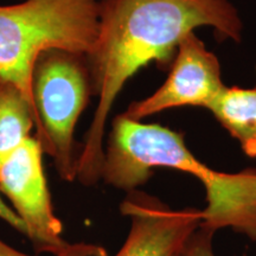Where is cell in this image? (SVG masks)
<instances>
[{
    "label": "cell",
    "instance_id": "cell-1",
    "mask_svg": "<svg viewBox=\"0 0 256 256\" xmlns=\"http://www.w3.org/2000/svg\"><path fill=\"white\" fill-rule=\"evenodd\" d=\"M203 26L222 40H241L242 19L229 0H102L98 40L87 56L98 106L78 151L80 183L101 179L106 124L128 80L151 62L171 66L180 40Z\"/></svg>",
    "mask_w": 256,
    "mask_h": 256
},
{
    "label": "cell",
    "instance_id": "cell-2",
    "mask_svg": "<svg viewBox=\"0 0 256 256\" xmlns=\"http://www.w3.org/2000/svg\"><path fill=\"white\" fill-rule=\"evenodd\" d=\"M102 0H24L0 6V78L34 107V64L51 49L88 56L98 40ZM37 115V112H36Z\"/></svg>",
    "mask_w": 256,
    "mask_h": 256
},
{
    "label": "cell",
    "instance_id": "cell-3",
    "mask_svg": "<svg viewBox=\"0 0 256 256\" xmlns=\"http://www.w3.org/2000/svg\"><path fill=\"white\" fill-rule=\"evenodd\" d=\"M31 89L37 112L36 138L60 178L76 180L75 130L92 95L87 56L60 49L44 51L32 68Z\"/></svg>",
    "mask_w": 256,
    "mask_h": 256
},
{
    "label": "cell",
    "instance_id": "cell-4",
    "mask_svg": "<svg viewBox=\"0 0 256 256\" xmlns=\"http://www.w3.org/2000/svg\"><path fill=\"white\" fill-rule=\"evenodd\" d=\"M156 168L177 170L200 182L211 170L188 148L183 134L130 119L124 113L118 115L104 148L102 180L130 192L145 184Z\"/></svg>",
    "mask_w": 256,
    "mask_h": 256
},
{
    "label": "cell",
    "instance_id": "cell-5",
    "mask_svg": "<svg viewBox=\"0 0 256 256\" xmlns=\"http://www.w3.org/2000/svg\"><path fill=\"white\" fill-rule=\"evenodd\" d=\"M43 147L30 136L0 164V192L6 196L26 229V238L38 252L55 256L70 242L54 210L43 168Z\"/></svg>",
    "mask_w": 256,
    "mask_h": 256
},
{
    "label": "cell",
    "instance_id": "cell-6",
    "mask_svg": "<svg viewBox=\"0 0 256 256\" xmlns=\"http://www.w3.org/2000/svg\"><path fill=\"white\" fill-rule=\"evenodd\" d=\"M224 87L220 60L191 32L179 43L166 81L148 98L130 104L124 114L142 121L177 107L209 110Z\"/></svg>",
    "mask_w": 256,
    "mask_h": 256
},
{
    "label": "cell",
    "instance_id": "cell-7",
    "mask_svg": "<svg viewBox=\"0 0 256 256\" xmlns=\"http://www.w3.org/2000/svg\"><path fill=\"white\" fill-rule=\"evenodd\" d=\"M120 211L130 232L114 256H174L202 223L200 209H174L140 190L127 192Z\"/></svg>",
    "mask_w": 256,
    "mask_h": 256
},
{
    "label": "cell",
    "instance_id": "cell-8",
    "mask_svg": "<svg viewBox=\"0 0 256 256\" xmlns=\"http://www.w3.org/2000/svg\"><path fill=\"white\" fill-rule=\"evenodd\" d=\"M200 183L206 200L202 224L215 232L230 228L256 241V170L226 174L211 168Z\"/></svg>",
    "mask_w": 256,
    "mask_h": 256
},
{
    "label": "cell",
    "instance_id": "cell-9",
    "mask_svg": "<svg viewBox=\"0 0 256 256\" xmlns=\"http://www.w3.org/2000/svg\"><path fill=\"white\" fill-rule=\"evenodd\" d=\"M209 110L238 140L242 151L256 158V87H224Z\"/></svg>",
    "mask_w": 256,
    "mask_h": 256
},
{
    "label": "cell",
    "instance_id": "cell-10",
    "mask_svg": "<svg viewBox=\"0 0 256 256\" xmlns=\"http://www.w3.org/2000/svg\"><path fill=\"white\" fill-rule=\"evenodd\" d=\"M37 127L34 108L14 83L0 78V164Z\"/></svg>",
    "mask_w": 256,
    "mask_h": 256
},
{
    "label": "cell",
    "instance_id": "cell-11",
    "mask_svg": "<svg viewBox=\"0 0 256 256\" xmlns=\"http://www.w3.org/2000/svg\"><path fill=\"white\" fill-rule=\"evenodd\" d=\"M215 232L200 223L196 232L188 238L185 244L174 256H216L214 252Z\"/></svg>",
    "mask_w": 256,
    "mask_h": 256
},
{
    "label": "cell",
    "instance_id": "cell-12",
    "mask_svg": "<svg viewBox=\"0 0 256 256\" xmlns=\"http://www.w3.org/2000/svg\"><path fill=\"white\" fill-rule=\"evenodd\" d=\"M0 256H34L28 255L0 240ZM55 256H108V252L101 244L90 242L70 243L68 248Z\"/></svg>",
    "mask_w": 256,
    "mask_h": 256
},
{
    "label": "cell",
    "instance_id": "cell-13",
    "mask_svg": "<svg viewBox=\"0 0 256 256\" xmlns=\"http://www.w3.org/2000/svg\"><path fill=\"white\" fill-rule=\"evenodd\" d=\"M0 220H4L6 224H8L11 228L17 230L18 232L26 236V229H25L24 223L22 222V220L14 212V210L2 200V192H0Z\"/></svg>",
    "mask_w": 256,
    "mask_h": 256
}]
</instances>
